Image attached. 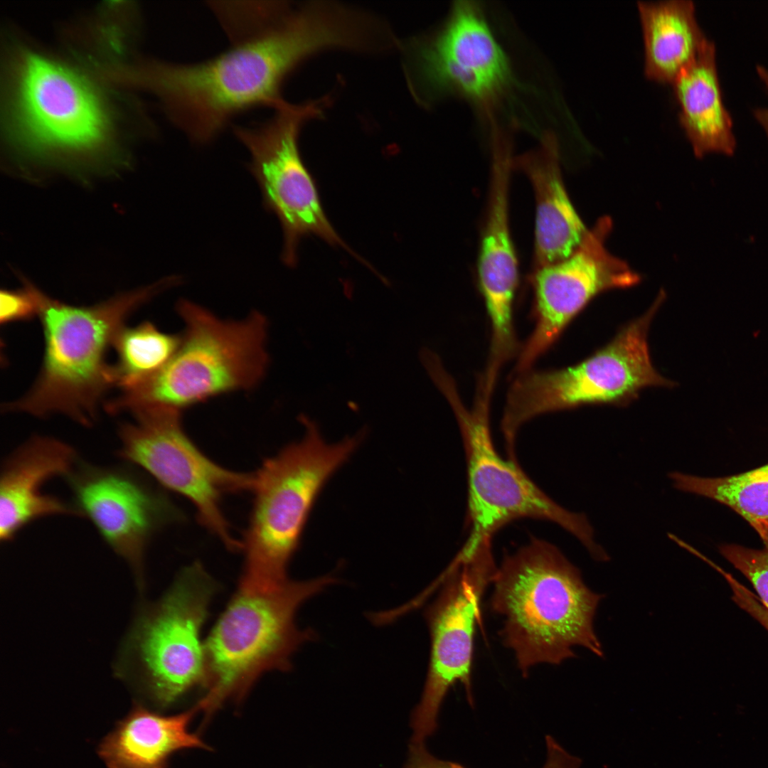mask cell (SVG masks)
<instances>
[{
	"instance_id": "44dd1931",
	"label": "cell",
	"mask_w": 768,
	"mask_h": 768,
	"mask_svg": "<svg viewBox=\"0 0 768 768\" xmlns=\"http://www.w3.org/2000/svg\"><path fill=\"white\" fill-rule=\"evenodd\" d=\"M679 107V122L699 158L733 155L732 122L722 98L715 48L708 41L695 60L671 83Z\"/></svg>"
},
{
	"instance_id": "7c38bea8",
	"label": "cell",
	"mask_w": 768,
	"mask_h": 768,
	"mask_svg": "<svg viewBox=\"0 0 768 768\" xmlns=\"http://www.w3.org/2000/svg\"><path fill=\"white\" fill-rule=\"evenodd\" d=\"M494 563L474 561L449 566L437 597L425 612L430 636V662L420 702L411 719L412 741L424 742L437 728L439 709L449 688L462 683L472 703L471 673L481 599L492 583Z\"/></svg>"
},
{
	"instance_id": "e0dca14e",
	"label": "cell",
	"mask_w": 768,
	"mask_h": 768,
	"mask_svg": "<svg viewBox=\"0 0 768 768\" xmlns=\"http://www.w3.org/2000/svg\"><path fill=\"white\" fill-rule=\"evenodd\" d=\"M511 150L505 144L492 147L489 191L477 262L491 337L499 342L509 341L515 335L513 303L519 279L509 223Z\"/></svg>"
},
{
	"instance_id": "f1b7e54d",
	"label": "cell",
	"mask_w": 768,
	"mask_h": 768,
	"mask_svg": "<svg viewBox=\"0 0 768 768\" xmlns=\"http://www.w3.org/2000/svg\"><path fill=\"white\" fill-rule=\"evenodd\" d=\"M547 756L543 768H579L581 760L570 754L551 736L545 737Z\"/></svg>"
},
{
	"instance_id": "f546056e",
	"label": "cell",
	"mask_w": 768,
	"mask_h": 768,
	"mask_svg": "<svg viewBox=\"0 0 768 768\" xmlns=\"http://www.w3.org/2000/svg\"><path fill=\"white\" fill-rule=\"evenodd\" d=\"M757 71L768 89V70L763 66L757 65ZM754 115L768 134V109H756L754 110Z\"/></svg>"
},
{
	"instance_id": "ac0fdd59",
	"label": "cell",
	"mask_w": 768,
	"mask_h": 768,
	"mask_svg": "<svg viewBox=\"0 0 768 768\" xmlns=\"http://www.w3.org/2000/svg\"><path fill=\"white\" fill-rule=\"evenodd\" d=\"M75 461L71 446L46 436L31 437L6 458L0 482L1 541L11 540L22 528L40 518L81 516L76 508L43 492L52 478L68 476Z\"/></svg>"
},
{
	"instance_id": "83f0119b",
	"label": "cell",
	"mask_w": 768,
	"mask_h": 768,
	"mask_svg": "<svg viewBox=\"0 0 768 768\" xmlns=\"http://www.w3.org/2000/svg\"><path fill=\"white\" fill-rule=\"evenodd\" d=\"M404 768H464L462 765L441 760L432 755L425 748L424 742H412L409 757Z\"/></svg>"
},
{
	"instance_id": "52a82bcc",
	"label": "cell",
	"mask_w": 768,
	"mask_h": 768,
	"mask_svg": "<svg viewBox=\"0 0 768 768\" xmlns=\"http://www.w3.org/2000/svg\"><path fill=\"white\" fill-rule=\"evenodd\" d=\"M457 417L467 464L469 536L453 560L467 562L491 553L494 534L511 521L532 518L552 521L575 536L592 558L605 561L609 555L594 538L584 513L570 511L546 495L521 469L516 459H503L495 449L489 426L491 395L478 390L472 409H466L454 388L442 391Z\"/></svg>"
},
{
	"instance_id": "7402d4cb",
	"label": "cell",
	"mask_w": 768,
	"mask_h": 768,
	"mask_svg": "<svg viewBox=\"0 0 768 768\" xmlns=\"http://www.w3.org/2000/svg\"><path fill=\"white\" fill-rule=\"evenodd\" d=\"M644 50V73L671 83L697 57L708 41L690 0L638 1Z\"/></svg>"
},
{
	"instance_id": "d4e9b609",
	"label": "cell",
	"mask_w": 768,
	"mask_h": 768,
	"mask_svg": "<svg viewBox=\"0 0 768 768\" xmlns=\"http://www.w3.org/2000/svg\"><path fill=\"white\" fill-rule=\"evenodd\" d=\"M754 550L737 545H724L720 551L752 583L762 603L768 608V541Z\"/></svg>"
},
{
	"instance_id": "2e32d148",
	"label": "cell",
	"mask_w": 768,
	"mask_h": 768,
	"mask_svg": "<svg viewBox=\"0 0 768 768\" xmlns=\"http://www.w3.org/2000/svg\"><path fill=\"white\" fill-rule=\"evenodd\" d=\"M78 511L137 572L154 533L178 517L164 495L125 472L81 465L68 476Z\"/></svg>"
},
{
	"instance_id": "8fae6325",
	"label": "cell",
	"mask_w": 768,
	"mask_h": 768,
	"mask_svg": "<svg viewBox=\"0 0 768 768\" xmlns=\"http://www.w3.org/2000/svg\"><path fill=\"white\" fill-rule=\"evenodd\" d=\"M133 416L134 422L119 427V457L190 501L199 523L228 549H241L221 502L227 494L252 491L254 473L228 470L206 457L183 430L181 412L153 410Z\"/></svg>"
},
{
	"instance_id": "cb8c5ba5",
	"label": "cell",
	"mask_w": 768,
	"mask_h": 768,
	"mask_svg": "<svg viewBox=\"0 0 768 768\" xmlns=\"http://www.w3.org/2000/svg\"><path fill=\"white\" fill-rule=\"evenodd\" d=\"M180 339V334L163 332L149 321L124 326L112 343L117 356L111 366L113 385L127 390L156 375L170 361Z\"/></svg>"
},
{
	"instance_id": "ffe728a7",
	"label": "cell",
	"mask_w": 768,
	"mask_h": 768,
	"mask_svg": "<svg viewBox=\"0 0 768 768\" xmlns=\"http://www.w3.org/2000/svg\"><path fill=\"white\" fill-rule=\"evenodd\" d=\"M198 713L196 707L165 715L136 705L98 747V754L108 768H167L176 753L211 747L190 725Z\"/></svg>"
},
{
	"instance_id": "4316f807",
	"label": "cell",
	"mask_w": 768,
	"mask_h": 768,
	"mask_svg": "<svg viewBox=\"0 0 768 768\" xmlns=\"http://www.w3.org/2000/svg\"><path fill=\"white\" fill-rule=\"evenodd\" d=\"M730 585L734 602L743 610L753 617L768 631V608L747 587L730 574L721 572Z\"/></svg>"
},
{
	"instance_id": "d6986e66",
	"label": "cell",
	"mask_w": 768,
	"mask_h": 768,
	"mask_svg": "<svg viewBox=\"0 0 768 768\" xmlns=\"http://www.w3.org/2000/svg\"><path fill=\"white\" fill-rule=\"evenodd\" d=\"M513 166L528 178L535 196L534 271L571 255L588 229L566 191L553 134L546 133L538 149L513 159Z\"/></svg>"
},
{
	"instance_id": "9c48e42d",
	"label": "cell",
	"mask_w": 768,
	"mask_h": 768,
	"mask_svg": "<svg viewBox=\"0 0 768 768\" xmlns=\"http://www.w3.org/2000/svg\"><path fill=\"white\" fill-rule=\"evenodd\" d=\"M326 102L325 99L302 105L284 101L265 122L234 128L235 136L250 154L248 169L260 186L263 205L281 223L282 260L290 267L297 265L301 240L311 235L343 248L368 264L349 247L328 219L316 181L299 152L301 127L306 120L320 117Z\"/></svg>"
},
{
	"instance_id": "4fadbf2b",
	"label": "cell",
	"mask_w": 768,
	"mask_h": 768,
	"mask_svg": "<svg viewBox=\"0 0 768 768\" xmlns=\"http://www.w3.org/2000/svg\"><path fill=\"white\" fill-rule=\"evenodd\" d=\"M410 82L416 93L454 92L491 119L511 82L508 59L478 6L459 1L432 38L414 43Z\"/></svg>"
},
{
	"instance_id": "ba28073f",
	"label": "cell",
	"mask_w": 768,
	"mask_h": 768,
	"mask_svg": "<svg viewBox=\"0 0 768 768\" xmlns=\"http://www.w3.org/2000/svg\"><path fill=\"white\" fill-rule=\"evenodd\" d=\"M665 297L661 291L646 312L580 363L521 373L508 391L501 420L507 451H514L521 425L538 415L588 405H626L645 388L673 387L653 366L648 345L650 324Z\"/></svg>"
},
{
	"instance_id": "277c9868",
	"label": "cell",
	"mask_w": 768,
	"mask_h": 768,
	"mask_svg": "<svg viewBox=\"0 0 768 768\" xmlns=\"http://www.w3.org/2000/svg\"><path fill=\"white\" fill-rule=\"evenodd\" d=\"M338 581L328 574L269 589L238 587L204 643L206 694L196 704L203 725L226 702H242L263 673L292 668L295 652L317 638L298 626V610Z\"/></svg>"
},
{
	"instance_id": "9a60e30c",
	"label": "cell",
	"mask_w": 768,
	"mask_h": 768,
	"mask_svg": "<svg viewBox=\"0 0 768 768\" xmlns=\"http://www.w3.org/2000/svg\"><path fill=\"white\" fill-rule=\"evenodd\" d=\"M18 102L25 144L33 151L85 156L101 149L105 114L90 87L70 70L27 55Z\"/></svg>"
},
{
	"instance_id": "4dcf8cb0",
	"label": "cell",
	"mask_w": 768,
	"mask_h": 768,
	"mask_svg": "<svg viewBox=\"0 0 768 768\" xmlns=\"http://www.w3.org/2000/svg\"><path fill=\"white\" fill-rule=\"evenodd\" d=\"M477 559H478V558H477Z\"/></svg>"
},
{
	"instance_id": "30bf717a",
	"label": "cell",
	"mask_w": 768,
	"mask_h": 768,
	"mask_svg": "<svg viewBox=\"0 0 768 768\" xmlns=\"http://www.w3.org/2000/svg\"><path fill=\"white\" fill-rule=\"evenodd\" d=\"M215 582L198 562L183 568L159 602L137 621L131 636L144 687L166 708L206 685L201 631Z\"/></svg>"
},
{
	"instance_id": "484cf974",
	"label": "cell",
	"mask_w": 768,
	"mask_h": 768,
	"mask_svg": "<svg viewBox=\"0 0 768 768\" xmlns=\"http://www.w3.org/2000/svg\"><path fill=\"white\" fill-rule=\"evenodd\" d=\"M23 287L18 290H1L0 294L1 324L23 321L38 316V306L33 283L21 277Z\"/></svg>"
},
{
	"instance_id": "7a4b0ae2",
	"label": "cell",
	"mask_w": 768,
	"mask_h": 768,
	"mask_svg": "<svg viewBox=\"0 0 768 768\" xmlns=\"http://www.w3.org/2000/svg\"><path fill=\"white\" fill-rule=\"evenodd\" d=\"M492 584L491 609L503 619V642L523 674L575 656L576 646L603 656L593 624L603 595L555 545L533 538L503 559Z\"/></svg>"
},
{
	"instance_id": "6da1fadb",
	"label": "cell",
	"mask_w": 768,
	"mask_h": 768,
	"mask_svg": "<svg viewBox=\"0 0 768 768\" xmlns=\"http://www.w3.org/2000/svg\"><path fill=\"white\" fill-rule=\"evenodd\" d=\"M350 39L348 22L333 5H288L268 26L233 41L220 55L195 63H151L140 79L162 100L172 122L205 144L239 113L277 107L284 101V80L302 61L324 50L345 49Z\"/></svg>"
},
{
	"instance_id": "5bb4252c",
	"label": "cell",
	"mask_w": 768,
	"mask_h": 768,
	"mask_svg": "<svg viewBox=\"0 0 768 768\" xmlns=\"http://www.w3.org/2000/svg\"><path fill=\"white\" fill-rule=\"evenodd\" d=\"M612 229L611 218H600L571 255L533 271L535 327L518 356L517 373L528 370L598 294L640 282V275L606 248Z\"/></svg>"
},
{
	"instance_id": "5b68a950",
	"label": "cell",
	"mask_w": 768,
	"mask_h": 768,
	"mask_svg": "<svg viewBox=\"0 0 768 768\" xmlns=\"http://www.w3.org/2000/svg\"><path fill=\"white\" fill-rule=\"evenodd\" d=\"M176 311L183 324L168 364L144 383L105 404L111 414L146 410L181 412L218 395L256 387L267 370V320L258 311L227 320L186 299Z\"/></svg>"
},
{
	"instance_id": "8992f818",
	"label": "cell",
	"mask_w": 768,
	"mask_h": 768,
	"mask_svg": "<svg viewBox=\"0 0 768 768\" xmlns=\"http://www.w3.org/2000/svg\"><path fill=\"white\" fill-rule=\"evenodd\" d=\"M301 421L306 428L303 439L266 459L254 473L239 586L271 588L289 580L288 566L318 496L359 444V436L327 443L314 422Z\"/></svg>"
},
{
	"instance_id": "603a6c76",
	"label": "cell",
	"mask_w": 768,
	"mask_h": 768,
	"mask_svg": "<svg viewBox=\"0 0 768 768\" xmlns=\"http://www.w3.org/2000/svg\"><path fill=\"white\" fill-rule=\"evenodd\" d=\"M680 491L705 496L732 508L768 541V464L742 474L718 478L680 471L668 474Z\"/></svg>"
},
{
	"instance_id": "3957f363",
	"label": "cell",
	"mask_w": 768,
	"mask_h": 768,
	"mask_svg": "<svg viewBox=\"0 0 768 768\" xmlns=\"http://www.w3.org/2000/svg\"><path fill=\"white\" fill-rule=\"evenodd\" d=\"M178 283L176 276H169L88 306L54 299L33 284L44 336L43 359L28 391L3 410L38 417L60 414L92 426L103 396L114 386L106 354L116 334L132 313Z\"/></svg>"
}]
</instances>
